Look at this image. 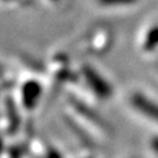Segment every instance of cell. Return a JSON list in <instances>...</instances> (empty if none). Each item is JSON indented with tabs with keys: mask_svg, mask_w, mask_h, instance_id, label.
Wrapping results in <instances>:
<instances>
[{
	"mask_svg": "<svg viewBox=\"0 0 158 158\" xmlns=\"http://www.w3.org/2000/svg\"><path fill=\"white\" fill-rule=\"evenodd\" d=\"M85 77L89 82V85L94 89V91L101 96V97H107L111 95V87L110 85L103 80V78L91 67H85L84 70Z\"/></svg>",
	"mask_w": 158,
	"mask_h": 158,
	"instance_id": "6da1fadb",
	"label": "cell"
},
{
	"mask_svg": "<svg viewBox=\"0 0 158 158\" xmlns=\"http://www.w3.org/2000/svg\"><path fill=\"white\" fill-rule=\"evenodd\" d=\"M132 103L142 113H144L148 117H152L158 121V105L151 102L149 100H147L146 97H143L141 95H135L132 97Z\"/></svg>",
	"mask_w": 158,
	"mask_h": 158,
	"instance_id": "7a4b0ae2",
	"label": "cell"
},
{
	"mask_svg": "<svg viewBox=\"0 0 158 158\" xmlns=\"http://www.w3.org/2000/svg\"><path fill=\"white\" fill-rule=\"evenodd\" d=\"M40 91H41V89L36 82H27L24 86V91H23L24 102L27 107H31L35 103L36 98L39 97V95H40Z\"/></svg>",
	"mask_w": 158,
	"mask_h": 158,
	"instance_id": "3957f363",
	"label": "cell"
},
{
	"mask_svg": "<svg viewBox=\"0 0 158 158\" xmlns=\"http://www.w3.org/2000/svg\"><path fill=\"white\" fill-rule=\"evenodd\" d=\"M157 45H158V26L153 27L148 32V35L146 37V43H144V49L149 50V49L156 48Z\"/></svg>",
	"mask_w": 158,
	"mask_h": 158,
	"instance_id": "277c9868",
	"label": "cell"
},
{
	"mask_svg": "<svg viewBox=\"0 0 158 158\" xmlns=\"http://www.w3.org/2000/svg\"><path fill=\"white\" fill-rule=\"evenodd\" d=\"M98 2L103 5H127L136 3L137 0H98Z\"/></svg>",
	"mask_w": 158,
	"mask_h": 158,
	"instance_id": "5b68a950",
	"label": "cell"
},
{
	"mask_svg": "<svg viewBox=\"0 0 158 158\" xmlns=\"http://www.w3.org/2000/svg\"><path fill=\"white\" fill-rule=\"evenodd\" d=\"M153 147H154V149H156V152L158 153V138H156V139H153Z\"/></svg>",
	"mask_w": 158,
	"mask_h": 158,
	"instance_id": "8992f818",
	"label": "cell"
},
{
	"mask_svg": "<svg viewBox=\"0 0 158 158\" xmlns=\"http://www.w3.org/2000/svg\"><path fill=\"white\" fill-rule=\"evenodd\" d=\"M0 71H2V69H0Z\"/></svg>",
	"mask_w": 158,
	"mask_h": 158,
	"instance_id": "52a82bcc",
	"label": "cell"
}]
</instances>
